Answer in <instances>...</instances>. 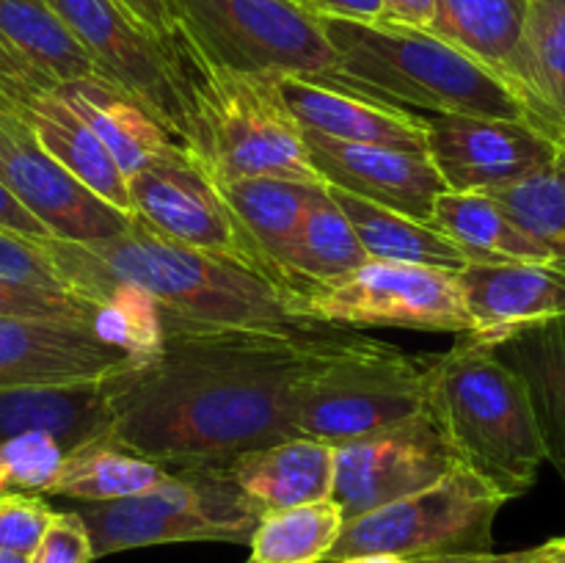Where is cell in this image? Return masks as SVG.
<instances>
[{"label": "cell", "mask_w": 565, "mask_h": 563, "mask_svg": "<svg viewBox=\"0 0 565 563\" xmlns=\"http://www.w3.org/2000/svg\"><path fill=\"white\" fill-rule=\"evenodd\" d=\"M163 348L110 381V439L166 469L230 467L292 439L298 390L348 342L340 326L246 329L163 318Z\"/></svg>", "instance_id": "cell-1"}, {"label": "cell", "mask_w": 565, "mask_h": 563, "mask_svg": "<svg viewBox=\"0 0 565 563\" xmlns=\"http://www.w3.org/2000/svg\"><path fill=\"white\" fill-rule=\"evenodd\" d=\"M72 293L99 304L105 290L132 285L147 293L166 320L193 326H246V329H315L298 318L296 290L232 259L182 246L132 221L114 241L83 243L42 237Z\"/></svg>", "instance_id": "cell-2"}, {"label": "cell", "mask_w": 565, "mask_h": 563, "mask_svg": "<svg viewBox=\"0 0 565 563\" xmlns=\"http://www.w3.org/2000/svg\"><path fill=\"white\" fill-rule=\"evenodd\" d=\"M337 64L331 81L434 114L486 116L541 127L497 72L423 28L323 17ZM544 130V127H541Z\"/></svg>", "instance_id": "cell-3"}, {"label": "cell", "mask_w": 565, "mask_h": 563, "mask_svg": "<svg viewBox=\"0 0 565 563\" xmlns=\"http://www.w3.org/2000/svg\"><path fill=\"white\" fill-rule=\"evenodd\" d=\"M428 414L458 464L513 500L533 489L546 461L519 375L494 348L461 334L439 353L428 381Z\"/></svg>", "instance_id": "cell-4"}, {"label": "cell", "mask_w": 565, "mask_h": 563, "mask_svg": "<svg viewBox=\"0 0 565 563\" xmlns=\"http://www.w3.org/2000/svg\"><path fill=\"white\" fill-rule=\"evenodd\" d=\"M177 47L185 75L188 158L215 185L241 177L323 182L274 77L215 70L193 59L180 42Z\"/></svg>", "instance_id": "cell-5"}, {"label": "cell", "mask_w": 565, "mask_h": 563, "mask_svg": "<svg viewBox=\"0 0 565 563\" xmlns=\"http://www.w3.org/2000/svg\"><path fill=\"white\" fill-rule=\"evenodd\" d=\"M436 357L351 334L298 390L296 434L340 447L417 417L428 408Z\"/></svg>", "instance_id": "cell-6"}, {"label": "cell", "mask_w": 565, "mask_h": 563, "mask_svg": "<svg viewBox=\"0 0 565 563\" xmlns=\"http://www.w3.org/2000/svg\"><path fill=\"white\" fill-rule=\"evenodd\" d=\"M94 561L141 546L182 541L248 544L263 508L235 484L230 467H182L143 495L114 502H77Z\"/></svg>", "instance_id": "cell-7"}, {"label": "cell", "mask_w": 565, "mask_h": 563, "mask_svg": "<svg viewBox=\"0 0 565 563\" xmlns=\"http://www.w3.org/2000/svg\"><path fill=\"white\" fill-rule=\"evenodd\" d=\"M193 59L252 77H329L337 55L303 0H169Z\"/></svg>", "instance_id": "cell-8"}, {"label": "cell", "mask_w": 565, "mask_h": 563, "mask_svg": "<svg viewBox=\"0 0 565 563\" xmlns=\"http://www.w3.org/2000/svg\"><path fill=\"white\" fill-rule=\"evenodd\" d=\"M505 502L508 497H502L494 486L463 464H456L436 484L348 519L323 563L370 552L406 561L489 552L494 544L497 513Z\"/></svg>", "instance_id": "cell-9"}, {"label": "cell", "mask_w": 565, "mask_h": 563, "mask_svg": "<svg viewBox=\"0 0 565 563\" xmlns=\"http://www.w3.org/2000/svg\"><path fill=\"white\" fill-rule=\"evenodd\" d=\"M298 318L326 326L469 334L472 318L456 270L370 259L329 285L301 287L292 304Z\"/></svg>", "instance_id": "cell-10"}, {"label": "cell", "mask_w": 565, "mask_h": 563, "mask_svg": "<svg viewBox=\"0 0 565 563\" xmlns=\"http://www.w3.org/2000/svg\"><path fill=\"white\" fill-rule=\"evenodd\" d=\"M86 47L99 77L141 105L188 152V99L180 47L149 33L119 0H50Z\"/></svg>", "instance_id": "cell-11"}, {"label": "cell", "mask_w": 565, "mask_h": 563, "mask_svg": "<svg viewBox=\"0 0 565 563\" xmlns=\"http://www.w3.org/2000/svg\"><path fill=\"white\" fill-rule=\"evenodd\" d=\"M0 182L61 241L97 246L125 235L136 221L77 182L9 105H0Z\"/></svg>", "instance_id": "cell-12"}, {"label": "cell", "mask_w": 565, "mask_h": 563, "mask_svg": "<svg viewBox=\"0 0 565 563\" xmlns=\"http://www.w3.org/2000/svg\"><path fill=\"white\" fill-rule=\"evenodd\" d=\"M127 193L136 219L158 235L268 276L226 199L188 152L154 160L132 174Z\"/></svg>", "instance_id": "cell-13"}, {"label": "cell", "mask_w": 565, "mask_h": 563, "mask_svg": "<svg viewBox=\"0 0 565 563\" xmlns=\"http://www.w3.org/2000/svg\"><path fill=\"white\" fill-rule=\"evenodd\" d=\"M456 464L458 458L425 408L395 428L334 447L331 500L348 522L436 484Z\"/></svg>", "instance_id": "cell-14"}, {"label": "cell", "mask_w": 565, "mask_h": 563, "mask_svg": "<svg viewBox=\"0 0 565 563\" xmlns=\"http://www.w3.org/2000/svg\"><path fill=\"white\" fill-rule=\"evenodd\" d=\"M557 138L530 121L434 114L425 119V152L447 191L497 193L552 163Z\"/></svg>", "instance_id": "cell-15"}, {"label": "cell", "mask_w": 565, "mask_h": 563, "mask_svg": "<svg viewBox=\"0 0 565 563\" xmlns=\"http://www.w3.org/2000/svg\"><path fill=\"white\" fill-rule=\"evenodd\" d=\"M301 136L326 185L430 224L436 196L445 193L447 185L425 149L348 144L309 130H301Z\"/></svg>", "instance_id": "cell-16"}, {"label": "cell", "mask_w": 565, "mask_h": 563, "mask_svg": "<svg viewBox=\"0 0 565 563\" xmlns=\"http://www.w3.org/2000/svg\"><path fill=\"white\" fill-rule=\"evenodd\" d=\"M88 323L0 318V386H55L103 381L132 368Z\"/></svg>", "instance_id": "cell-17"}, {"label": "cell", "mask_w": 565, "mask_h": 563, "mask_svg": "<svg viewBox=\"0 0 565 563\" xmlns=\"http://www.w3.org/2000/svg\"><path fill=\"white\" fill-rule=\"evenodd\" d=\"M301 130L348 144L425 149V116L331 77H274Z\"/></svg>", "instance_id": "cell-18"}, {"label": "cell", "mask_w": 565, "mask_h": 563, "mask_svg": "<svg viewBox=\"0 0 565 563\" xmlns=\"http://www.w3.org/2000/svg\"><path fill=\"white\" fill-rule=\"evenodd\" d=\"M458 285L472 318L469 337L486 346L565 315L561 263H467L458 270Z\"/></svg>", "instance_id": "cell-19"}, {"label": "cell", "mask_w": 565, "mask_h": 563, "mask_svg": "<svg viewBox=\"0 0 565 563\" xmlns=\"http://www.w3.org/2000/svg\"><path fill=\"white\" fill-rule=\"evenodd\" d=\"M0 105H9L20 119H25L36 141L94 196H99L121 213L136 215L130 193H127V177L121 174L114 155L108 152L103 138L88 127V121L55 88L31 94L22 103L0 99Z\"/></svg>", "instance_id": "cell-20"}, {"label": "cell", "mask_w": 565, "mask_h": 563, "mask_svg": "<svg viewBox=\"0 0 565 563\" xmlns=\"http://www.w3.org/2000/svg\"><path fill=\"white\" fill-rule=\"evenodd\" d=\"M110 379L55 386H0V442L28 431L53 434L66 453L110 428Z\"/></svg>", "instance_id": "cell-21"}, {"label": "cell", "mask_w": 565, "mask_h": 563, "mask_svg": "<svg viewBox=\"0 0 565 563\" xmlns=\"http://www.w3.org/2000/svg\"><path fill=\"white\" fill-rule=\"evenodd\" d=\"M491 348L522 381L546 461L565 484V315L513 331Z\"/></svg>", "instance_id": "cell-22"}, {"label": "cell", "mask_w": 565, "mask_h": 563, "mask_svg": "<svg viewBox=\"0 0 565 563\" xmlns=\"http://www.w3.org/2000/svg\"><path fill=\"white\" fill-rule=\"evenodd\" d=\"M235 484L263 511L329 500L334 484V447L309 436L243 453L230 464Z\"/></svg>", "instance_id": "cell-23"}, {"label": "cell", "mask_w": 565, "mask_h": 563, "mask_svg": "<svg viewBox=\"0 0 565 563\" xmlns=\"http://www.w3.org/2000/svg\"><path fill=\"white\" fill-rule=\"evenodd\" d=\"M527 9L530 0H436L428 31L489 66L522 97Z\"/></svg>", "instance_id": "cell-24"}, {"label": "cell", "mask_w": 565, "mask_h": 563, "mask_svg": "<svg viewBox=\"0 0 565 563\" xmlns=\"http://www.w3.org/2000/svg\"><path fill=\"white\" fill-rule=\"evenodd\" d=\"M55 92L103 138V144L114 155L127 180L141 169H147L149 163H154V160L182 152L171 141L169 132L141 105H136L125 92L99 81V77L55 86Z\"/></svg>", "instance_id": "cell-25"}, {"label": "cell", "mask_w": 565, "mask_h": 563, "mask_svg": "<svg viewBox=\"0 0 565 563\" xmlns=\"http://www.w3.org/2000/svg\"><path fill=\"white\" fill-rule=\"evenodd\" d=\"M0 39L42 88L99 77L92 55L50 0H0Z\"/></svg>", "instance_id": "cell-26"}, {"label": "cell", "mask_w": 565, "mask_h": 563, "mask_svg": "<svg viewBox=\"0 0 565 563\" xmlns=\"http://www.w3.org/2000/svg\"><path fill=\"white\" fill-rule=\"evenodd\" d=\"M215 188L226 199L252 246L257 248L270 279L281 287H290L285 279V254L315 191L312 182L281 180V177H241V180L221 182Z\"/></svg>", "instance_id": "cell-27"}, {"label": "cell", "mask_w": 565, "mask_h": 563, "mask_svg": "<svg viewBox=\"0 0 565 563\" xmlns=\"http://www.w3.org/2000/svg\"><path fill=\"white\" fill-rule=\"evenodd\" d=\"M430 226L450 237L467 263H555L489 193H439Z\"/></svg>", "instance_id": "cell-28"}, {"label": "cell", "mask_w": 565, "mask_h": 563, "mask_svg": "<svg viewBox=\"0 0 565 563\" xmlns=\"http://www.w3.org/2000/svg\"><path fill=\"white\" fill-rule=\"evenodd\" d=\"M364 263H370L367 252L331 196L329 185H315L285 254L287 285L292 290L329 285L362 268Z\"/></svg>", "instance_id": "cell-29"}, {"label": "cell", "mask_w": 565, "mask_h": 563, "mask_svg": "<svg viewBox=\"0 0 565 563\" xmlns=\"http://www.w3.org/2000/svg\"><path fill=\"white\" fill-rule=\"evenodd\" d=\"M169 475L171 469L163 464L119 445L110 436H97L66 453L47 495L77 502H114L143 495Z\"/></svg>", "instance_id": "cell-30"}, {"label": "cell", "mask_w": 565, "mask_h": 563, "mask_svg": "<svg viewBox=\"0 0 565 563\" xmlns=\"http://www.w3.org/2000/svg\"><path fill=\"white\" fill-rule=\"evenodd\" d=\"M329 191L356 230L359 243L370 259L425 265V268L456 270V274L467 265L461 248L450 237L441 235L436 226L419 224L397 210L381 208V204L353 196L340 188L329 185Z\"/></svg>", "instance_id": "cell-31"}, {"label": "cell", "mask_w": 565, "mask_h": 563, "mask_svg": "<svg viewBox=\"0 0 565 563\" xmlns=\"http://www.w3.org/2000/svg\"><path fill=\"white\" fill-rule=\"evenodd\" d=\"M522 99L552 138H565V0H530Z\"/></svg>", "instance_id": "cell-32"}, {"label": "cell", "mask_w": 565, "mask_h": 563, "mask_svg": "<svg viewBox=\"0 0 565 563\" xmlns=\"http://www.w3.org/2000/svg\"><path fill=\"white\" fill-rule=\"evenodd\" d=\"M345 528L334 500L303 502V506L265 511L252 541L254 563H323Z\"/></svg>", "instance_id": "cell-33"}, {"label": "cell", "mask_w": 565, "mask_h": 563, "mask_svg": "<svg viewBox=\"0 0 565 563\" xmlns=\"http://www.w3.org/2000/svg\"><path fill=\"white\" fill-rule=\"evenodd\" d=\"M489 196H494L511 219L555 257V263L565 265V138L544 171Z\"/></svg>", "instance_id": "cell-34"}, {"label": "cell", "mask_w": 565, "mask_h": 563, "mask_svg": "<svg viewBox=\"0 0 565 563\" xmlns=\"http://www.w3.org/2000/svg\"><path fill=\"white\" fill-rule=\"evenodd\" d=\"M92 329L136 364L158 357L166 337L160 307L132 285H116L103 293Z\"/></svg>", "instance_id": "cell-35"}, {"label": "cell", "mask_w": 565, "mask_h": 563, "mask_svg": "<svg viewBox=\"0 0 565 563\" xmlns=\"http://www.w3.org/2000/svg\"><path fill=\"white\" fill-rule=\"evenodd\" d=\"M66 447L44 431L0 442V495H47L64 464Z\"/></svg>", "instance_id": "cell-36"}, {"label": "cell", "mask_w": 565, "mask_h": 563, "mask_svg": "<svg viewBox=\"0 0 565 563\" xmlns=\"http://www.w3.org/2000/svg\"><path fill=\"white\" fill-rule=\"evenodd\" d=\"M99 304L66 290L0 282V318L66 320V323H94Z\"/></svg>", "instance_id": "cell-37"}, {"label": "cell", "mask_w": 565, "mask_h": 563, "mask_svg": "<svg viewBox=\"0 0 565 563\" xmlns=\"http://www.w3.org/2000/svg\"><path fill=\"white\" fill-rule=\"evenodd\" d=\"M0 282L72 293L50 252L42 246V237H28L3 226H0Z\"/></svg>", "instance_id": "cell-38"}, {"label": "cell", "mask_w": 565, "mask_h": 563, "mask_svg": "<svg viewBox=\"0 0 565 563\" xmlns=\"http://www.w3.org/2000/svg\"><path fill=\"white\" fill-rule=\"evenodd\" d=\"M53 513L42 495H0V550L31 557Z\"/></svg>", "instance_id": "cell-39"}, {"label": "cell", "mask_w": 565, "mask_h": 563, "mask_svg": "<svg viewBox=\"0 0 565 563\" xmlns=\"http://www.w3.org/2000/svg\"><path fill=\"white\" fill-rule=\"evenodd\" d=\"M31 563H92V539L75 511H55L42 541L28 557Z\"/></svg>", "instance_id": "cell-40"}, {"label": "cell", "mask_w": 565, "mask_h": 563, "mask_svg": "<svg viewBox=\"0 0 565 563\" xmlns=\"http://www.w3.org/2000/svg\"><path fill=\"white\" fill-rule=\"evenodd\" d=\"M36 92H50V88L39 86L36 77L25 70V64L0 39V99L22 103V99H28Z\"/></svg>", "instance_id": "cell-41"}, {"label": "cell", "mask_w": 565, "mask_h": 563, "mask_svg": "<svg viewBox=\"0 0 565 563\" xmlns=\"http://www.w3.org/2000/svg\"><path fill=\"white\" fill-rule=\"evenodd\" d=\"M149 33L166 42L169 47H177V25H174V14H171V3L169 0H119Z\"/></svg>", "instance_id": "cell-42"}, {"label": "cell", "mask_w": 565, "mask_h": 563, "mask_svg": "<svg viewBox=\"0 0 565 563\" xmlns=\"http://www.w3.org/2000/svg\"><path fill=\"white\" fill-rule=\"evenodd\" d=\"M318 17L351 22H381L384 20V0H303Z\"/></svg>", "instance_id": "cell-43"}, {"label": "cell", "mask_w": 565, "mask_h": 563, "mask_svg": "<svg viewBox=\"0 0 565 563\" xmlns=\"http://www.w3.org/2000/svg\"><path fill=\"white\" fill-rule=\"evenodd\" d=\"M0 226L11 232H20L28 237H50V232L6 191V185L0 182Z\"/></svg>", "instance_id": "cell-44"}, {"label": "cell", "mask_w": 565, "mask_h": 563, "mask_svg": "<svg viewBox=\"0 0 565 563\" xmlns=\"http://www.w3.org/2000/svg\"><path fill=\"white\" fill-rule=\"evenodd\" d=\"M436 0H384V20L428 31Z\"/></svg>", "instance_id": "cell-45"}, {"label": "cell", "mask_w": 565, "mask_h": 563, "mask_svg": "<svg viewBox=\"0 0 565 563\" xmlns=\"http://www.w3.org/2000/svg\"><path fill=\"white\" fill-rule=\"evenodd\" d=\"M539 546L519 552H461V555H434V557H414L412 563H535Z\"/></svg>", "instance_id": "cell-46"}, {"label": "cell", "mask_w": 565, "mask_h": 563, "mask_svg": "<svg viewBox=\"0 0 565 563\" xmlns=\"http://www.w3.org/2000/svg\"><path fill=\"white\" fill-rule=\"evenodd\" d=\"M535 563H565V535L563 539H552L546 544H541Z\"/></svg>", "instance_id": "cell-47"}, {"label": "cell", "mask_w": 565, "mask_h": 563, "mask_svg": "<svg viewBox=\"0 0 565 563\" xmlns=\"http://www.w3.org/2000/svg\"><path fill=\"white\" fill-rule=\"evenodd\" d=\"M329 563H412L406 557L397 555H381V552H370V555H351L342 557V561H329Z\"/></svg>", "instance_id": "cell-48"}, {"label": "cell", "mask_w": 565, "mask_h": 563, "mask_svg": "<svg viewBox=\"0 0 565 563\" xmlns=\"http://www.w3.org/2000/svg\"><path fill=\"white\" fill-rule=\"evenodd\" d=\"M0 563H31V561H28V555H20V552L0 550Z\"/></svg>", "instance_id": "cell-49"}, {"label": "cell", "mask_w": 565, "mask_h": 563, "mask_svg": "<svg viewBox=\"0 0 565 563\" xmlns=\"http://www.w3.org/2000/svg\"><path fill=\"white\" fill-rule=\"evenodd\" d=\"M246 563H254V561H246Z\"/></svg>", "instance_id": "cell-50"}]
</instances>
